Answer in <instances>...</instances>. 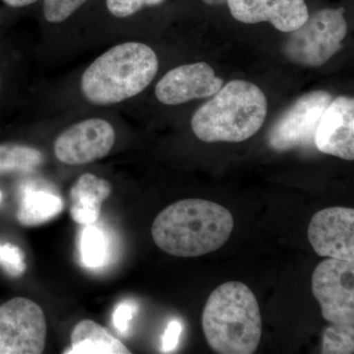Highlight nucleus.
<instances>
[{
  "instance_id": "obj_21",
  "label": "nucleus",
  "mask_w": 354,
  "mask_h": 354,
  "mask_svg": "<svg viewBox=\"0 0 354 354\" xmlns=\"http://www.w3.org/2000/svg\"><path fill=\"white\" fill-rule=\"evenodd\" d=\"M167 0H102L104 8L115 18H129L148 7L162 6Z\"/></svg>"
},
{
  "instance_id": "obj_12",
  "label": "nucleus",
  "mask_w": 354,
  "mask_h": 354,
  "mask_svg": "<svg viewBox=\"0 0 354 354\" xmlns=\"http://www.w3.org/2000/svg\"><path fill=\"white\" fill-rule=\"evenodd\" d=\"M315 147L321 153L354 160V100L341 95L332 100L317 127Z\"/></svg>"
},
{
  "instance_id": "obj_4",
  "label": "nucleus",
  "mask_w": 354,
  "mask_h": 354,
  "mask_svg": "<svg viewBox=\"0 0 354 354\" xmlns=\"http://www.w3.org/2000/svg\"><path fill=\"white\" fill-rule=\"evenodd\" d=\"M267 116V100L255 84L234 80L198 109L191 127L206 143H239L259 131Z\"/></svg>"
},
{
  "instance_id": "obj_10",
  "label": "nucleus",
  "mask_w": 354,
  "mask_h": 354,
  "mask_svg": "<svg viewBox=\"0 0 354 354\" xmlns=\"http://www.w3.org/2000/svg\"><path fill=\"white\" fill-rule=\"evenodd\" d=\"M308 239L321 257L354 262V209L333 207L317 212L310 221Z\"/></svg>"
},
{
  "instance_id": "obj_5",
  "label": "nucleus",
  "mask_w": 354,
  "mask_h": 354,
  "mask_svg": "<svg viewBox=\"0 0 354 354\" xmlns=\"http://www.w3.org/2000/svg\"><path fill=\"white\" fill-rule=\"evenodd\" d=\"M344 9H322L290 32L283 53L292 64L306 67L325 64L337 51L348 34Z\"/></svg>"
},
{
  "instance_id": "obj_25",
  "label": "nucleus",
  "mask_w": 354,
  "mask_h": 354,
  "mask_svg": "<svg viewBox=\"0 0 354 354\" xmlns=\"http://www.w3.org/2000/svg\"><path fill=\"white\" fill-rule=\"evenodd\" d=\"M7 6L12 8H24V7L34 6L39 0H2Z\"/></svg>"
},
{
  "instance_id": "obj_22",
  "label": "nucleus",
  "mask_w": 354,
  "mask_h": 354,
  "mask_svg": "<svg viewBox=\"0 0 354 354\" xmlns=\"http://www.w3.org/2000/svg\"><path fill=\"white\" fill-rule=\"evenodd\" d=\"M0 267L14 278L22 276L27 269V265L25 254L20 247L12 243H6L3 245L0 244Z\"/></svg>"
},
{
  "instance_id": "obj_28",
  "label": "nucleus",
  "mask_w": 354,
  "mask_h": 354,
  "mask_svg": "<svg viewBox=\"0 0 354 354\" xmlns=\"http://www.w3.org/2000/svg\"><path fill=\"white\" fill-rule=\"evenodd\" d=\"M0 87H1V81H0Z\"/></svg>"
},
{
  "instance_id": "obj_19",
  "label": "nucleus",
  "mask_w": 354,
  "mask_h": 354,
  "mask_svg": "<svg viewBox=\"0 0 354 354\" xmlns=\"http://www.w3.org/2000/svg\"><path fill=\"white\" fill-rule=\"evenodd\" d=\"M324 354H351L354 353L353 326L334 325L326 329L323 335Z\"/></svg>"
},
{
  "instance_id": "obj_18",
  "label": "nucleus",
  "mask_w": 354,
  "mask_h": 354,
  "mask_svg": "<svg viewBox=\"0 0 354 354\" xmlns=\"http://www.w3.org/2000/svg\"><path fill=\"white\" fill-rule=\"evenodd\" d=\"M109 239L101 228L85 225L80 236V256L86 267L97 269L109 259Z\"/></svg>"
},
{
  "instance_id": "obj_11",
  "label": "nucleus",
  "mask_w": 354,
  "mask_h": 354,
  "mask_svg": "<svg viewBox=\"0 0 354 354\" xmlns=\"http://www.w3.org/2000/svg\"><path fill=\"white\" fill-rule=\"evenodd\" d=\"M223 81L216 76L208 64L181 65L167 72L155 88L156 97L167 106H177L192 101L213 97Z\"/></svg>"
},
{
  "instance_id": "obj_15",
  "label": "nucleus",
  "mask_w": 354,
  "mask_h": 354,
  "mask_svg": "<svg viewBox=\"0 0 354 354\" xmlns=\"http://www.w3.org/2000/svg\"><path fill=\"white\" fill-rule=\"evenodd\" d=\"M67 354H129V351L108 329L93 320L77 324L71 333V346Z\"/></svg>"
},
{
  "instance_id": "obj_20",
  "label": "nucleus",
  "mask_w": 354,
  "mask_h": 354,
  "mask_svg": "<svg viewBox=\"0 0 354 354\" xmlns=\"http://www.w3.org/2000/svg\"><path fill=\"white\" fill-rule=\"evenodd\" d=\"M91 0H43L44 19L51 24H60L78 12Z\"/></svg>"
},
{
  "instance_id": "obj_24",
  "label": "nucleus",
  "mask_w": 354,
  "mask_h": 354,
  "mask_svg": "<svg viewBox=\"0 0 354 354\" xmlns=\"http://www.w3.org/2000/svg\"><path fill=\"white\" fill-rule=\"evenodd\" d=\"M183 330V325L180 321L172 320L169 323L167 329L165 330L164 335H162V353H172L177 348Z\"/></svg>"
},
{
  "instance_id": "obj_6",
  "label": "nucleus",
  "mask_w": 354,
  "mask_h": 354,
  "mask_svg": "<svg viewBox=\"0 0 354 354\" xmlns=\"http://www.w3.org/2000/svg\"><path fill=\"white\" fill-rule=\"evenodd\" d=\"M46 325L43 309L25 297L0 306V354H39L46 348Z\"/></svg>"
},
{
  "instance_id": "obj_27",
  "label": "nucleus",
  "mask_w": 354,
  "mask_h": 354,
  "mask_svg": "<svg viewBox=\"0 0 354 354\" xmlns=\"http://www.w3.org/2000/svg\"><path fill=\"white\" fill-rule=\"evenodd\" d=\"M2 198H3V194H2L1 190H0V203L2 202Z\"/></svg>"
},
{
  "instance_id": "obj_13",
  "label": "nucleus",
  "mask_w": 354,
  "mask_h": 354,
  "mask_svg": "<svg viewBox=\"0 0 354 354\" xmlns=\"http://www.w3.org/2000/svg\"><path fill=\"white\" fill-rule=\"evenodd\" d=\"M227 3L235 20L245 24L269 22L283 32L295 31L309 17L304 0H227Z\"/></svg>"
},
{
  "instance_id": "obj_17",
  "label": "nucleus",
  "mask_w": 354,
  "mask_h": 354,
  "mask_svg": "<svg viewBox=\"0 0 354 354\" xmlns=\"http://www.w3.org/2000/svg\"><path fill=\"white\" fill-rule=\"evenodd\" d=\"M44 162V155L32 147L0 144V176L31 172Z\"/></svg>"
},
{
  "instance_id": "obj_16",
  "label": "nucleus",
  "mask_w": 354,
  "mask_h": 354,
  "mask_svg": "<svg viewBox=\"0 0 354 354\" xmlns=\"http://www.w3.org/2000/svg\"><path fill=\"white\" fill-rule=\"evenodd\" d=\"M64 208L62 198L43 190L25 189L17 211V220L23 225L35 227L48 223Z\"/></svg>"
},
{
  "instance_id": "obj_3",
  "label": "nucleus",
  "mask_w": 354,
  "mask_h": 354,
  "mask_svg": "<svg viewBox=\"0 0 354 354\" xmlns=\"http://www.w3.org/2000/svg\"><path fill=\"white\" fill-rule=\"evenodd\" d=\"M158 70L153 48L128 41L109 48L88 65L81 79V90L97 106L118 104L143 92Z\"/></svg>"
},
{
  "instance_id": "obj_14",
  "label": "nucleus",
  "mask_w": 354,
  "mask_h": 354,
  "mask_svg": "<svg viewBox=\"0 0 354 354\" xmlns=\"http://www.w3.org/2000/svg\"><path fill=\"white\" fill-rule=\"evenodd\" d=\"M111 194L106 179L85 174L77 179L70 190V215L79 225H95L101 215L102 203Z\"/></svg>"
},
{
  "instance_id": "obj_26",
  "label": "nucleus",
  "mask_w": 354,
  "mask_h": 354,
  "mask_svg": "<svg viewBox=\"0 0 354 354\" xmlns=\"http://www.w3.org/2000/svg\"><path fill=\"white\" fill-rule=\"evenodd\" d=\"M202 1L204 3L208 4V6H216L227 3V0H202Z\"/></svg>"
},
{
  "instance_id": "obj_1",
  "label": "nucleus",
  "mask_w": 354,
  "mask_h": 354,
  "mask_svg": "<svg viewBox=\"0 0 354 354\" xmlns=\"http://www.w3.org/2000/svg\"><path fill=\"white\" fill-rule=\"evenodd\" d=\"M234 216L225 207L202 199L174 203L152 225L156 245L176 257H198L218 250L230 239Z\"/></svg>"
},
{
  "instance_id": "obj_9",
  "label": "nucleus",
  "mask_w": 354,
  "mask_h": 354,
  "mask_svg": "<svg viewBox=\"0 0 354 354\" xmlns=\"http://www.w3.org/2000/svg\"><path fill=\"white\" fill-rule=\"evenodd\" d=\"M115 131L109 121L90 118L76 123L55 140V155L69 165L90 164L113 150Z\"/></svg>"
},
{
  "instance_id": "obj_2",
  "label": "nucleus",
  "mask_w": 354,
  "mask_h": 354,
  "mask_svg": "<svg viewBox=\"0 0 354 354\" xmlns=\"http://www.w3.org/2000/svg\"><path fill=\"white\" fill-rule=\"evenodd\" d=\"M209 348L221 354H252L262 337V316L252 290L228 281L209 295L202 315Z\"/></svg>"
},
{
  "instance_id": "obj_8",
  "label": "nucleus",
  "mask_w": 354,
  "mask_h": 354,
  "mask_svg": "<svg viewBox=\"0 0 354 354\" xmlns=\"http://www.w3.org/2000/svg\"><path fill=\"white\" fill-rule=\"evenodd\" d=\"M311 288L328 322L354 326V262L324 260L314 270Z\"/></svg>"
},
{
  "instance_id": "obj_23",
  "label": "nucleus",
  "mask_w": 354,
  "mask_h": 354,
  "mask_svg": "<svg viewBox=\"0 0 354 354\" xmlns=\"http://www.w3.org/2000/svg\"><path fill=\"white\" fill-rule=\"evenodd\" d=\"M138 306L135 302L124 301L121 302L114 309L113 314V324L114 328L120 334L125 335L129 329L130 322H131L134 314L136 313Z\"/></svg>"
},
{
  "instance_id": "obj_7",
  "label": "nucleus",
  "mask_w": 354,
  "mask_h": 354,
  "mask_svg": "<svg viewBox=\"0 0 354 354\" xmlns=\"http://www.w3.org/2000/svg\"><path fill=\"white\" fill-rule=\"evenodd\" d=\"M333 97L327 91L307 93L286 109L268 135V143L277 152L315 146L317 127Z\"/></svg>"
}]
</instances>
